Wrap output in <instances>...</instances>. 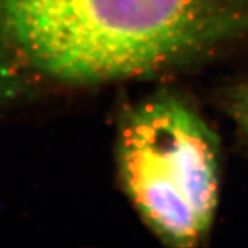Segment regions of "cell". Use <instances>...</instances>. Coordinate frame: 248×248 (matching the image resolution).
I'll return each mask as SVG.
<instances>
[{
  "instance_id": "6da1fadb",
  "label": "cell",
  "mask_w": 248,
  "mask_h": 248,
  "mask_svg": "<svg viewBox=\"0 0 248 248\" xmlns=\"http://www.w3.org/2000/svg\"><path fill=\"white\" fill-rule=\"evenodd\" d=\"M247 14L244 0H0V107L157 72Z\"/></svg>"
},
{
  "instance_id": "7a4b0ae2",
  "label": "cell",
  "mask_w": 248,
  "mask_h": 248,
  "mask_svg": "<svg viewBox=\"0 0 248 248\" xmlns=\"http://www.w3.org/2000/svg\"><path fill=\"white\" fill-rule=\"evenodd\" d=\"M117 163L127 195L159 237L178 247L203 237L218 202L217 142L190 108L170 95L134 108Z\"/></svg>"
},
{
  "instance_id": "3957f363",
  "label": "cell",
  "mask_w": 248,
  "mask_h": 248,
  "mask_svg": "<svg viewBox=\"0 0 248 248\" xmlns=\"http://www.w3.org/2000/svg\"><path fill=\"white\" fill-rule=\"evenodd\" d=\"M234 113L243 131L248 135V86L243 89L241 94H239V97L236 99Z\"/></svg>"
}]
</instances>
